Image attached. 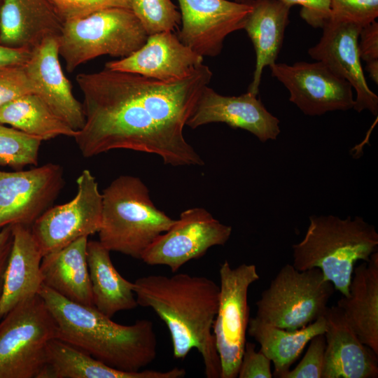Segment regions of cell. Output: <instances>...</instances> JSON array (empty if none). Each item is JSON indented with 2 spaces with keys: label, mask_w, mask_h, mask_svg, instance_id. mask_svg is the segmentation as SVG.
<instances>
[{
  "label": "cell",
  "mask_w": 378,
  "mask_h": 378,
  "mask_svg": "<svg viewBox=\"0 0 378 378\" xmlns=\"http://www.w3.org/2000/svg\"><path fill=\"white\" fill-rule=\"evenodd\" d=\"M131 10L148 36L174 32L181 22V13L171 0H132Z\"/></svg>",
  "instance_id": "cell-30"
},
{
  "label": "cell",
  "mask_w": 378,
  "mask_h": 378,
  "mask_svg": "<svg viewBox=\"0 0 378 378\" xmlns=\"http://www.w3.org/2000/svg\"><path fill=\"white\" fill-rule=\"evenodd\" d=\"M175 220L155 206L139 178L122 175L103 191L99 241L110 251L141 259Z\"/></svg>",
  "instance_id": "cell-5"
},
{
  "label": "cell",
  "mask_w": 378,
  "mask_h": 378,
  "mask_svg": "<svg viewBox=\"0 0 378 378\" xmlns=\"http://www.w3.org/2000/svg\"><path fill=\"white\" fill-rule=\"evenodd\" d=\"M110 251L99 241H88V265L93 306L111 318L120 311L138 306L133 282L125 279L114 267Z\"/></svg>",
  "instance_id": "cell-26"
},
{
  "label": "cell",
  "mask_w": 378,
  "mask_h": 378,
  "mask_svg": "<svg viewBox=\"0 0 378 378\" xmlns=\"http://www.w3.org/2000/svg\"><path fill=\"white\" fill-rule=\"evenodd\" d=\"M203 63V57L183 43L172 31L148 36L146 43L130 55L105 64L104 68L170 81L188 76Z\"/></svg>",
  "instance_id": "cell-17"
},
{
  "label": "cell",
  "mask_w": 378,
  "mask_h": 378,
  "mask_svg": "<svg viewBox=\"0 0 378 378\" xmlns=\"http://www.w3.org/2000/svg\"><path fill=\"white\" fill-rule=\"evenodd\" d=\"M0 323V378H40L56 321L38 294L14 307Z\"/></svg>",
  "instance_id": "cell-7"
},
{
  "label": "cell",
  "mask_w": 378,
  "mask_h": 378,
  "mask_svg": "<svg viewBox=\"0 0 378 378\" xmlns=\"http://www.w3.org/2000/svg\"><path fill=\"white\" fill-rule=\"evenodd\" d=\"M88 237L43 255V284L72 302L93 306L87 261Z\"/></svg>",
  "instance_id": "cell-25"
},
{
  "label": "cell",
  "mask_w": 378,
  "mask_h": 378,
  "mask_svg": "<svg viewBox=\"0 0 378 378\" xmlns=\"http://www.w3.org/2000/svg\"><path fill=\"white\" fill-rule=\"evenodd\" d=\"M244 0H234V1H237V2H241L243 1Z\"/></svg>",
  "instance_id": "cell-42"
},
{
  "label": "cell",
  "mask_w": 378,
  "mask_h": 378,
  "mask_svg": "<svg viewBox=\"0 0 378 378\" xmlns=\"http://www.w3.org/2000/svg\"><path fill=\"white\" fill-rule=\"evenodd\" d=\"M184 368L167 371L126 372L110 367L88 353L55 338L47 349V363L40 378H182Z\"/></svg>",
  "instance_id": "cell-24"
},
{
  "label": "cell",
  "mask_w": 378,
  "mask_h": 378,
  "mask_svg": "<svg viewBox=\"0 0 378 378\" xmlns=\"http://www.w3.org/2000/svg\"><path fill=\"white\" fill-rule=\"evenodd\" d=\"M219 276L218 306L212 332L221 365L220 378H236L250 318L248 288L260 276L253 264L232 267L227 260L220 265Z\"/></svg>",
  "instance_id": "cell-9"
},
{
  "label": "cell",
  "mask_w": 378,
  "mask_h": 378,
  "mask_svg": "<svg viewBox=\"0 0 378 378\" xmlns=\"http://www.w3.org/2000/svg\"><path fill=\"white\" fill-rule=\"evenodd\" d=\"M291 6L300 5L301 18L313 27H323L329 20L330 0H280Z\"/></svg>",
  "instance_id": "cell-36"
},
{
  "label": "cell",
  "mask_w": 378,
  "mask_h": 378,
  "mask_svg": "<svg viewBox=\"0 0 378 378\" xmlns=\"http://www.w3.org/2000/svg\"><path fill=\"white\" fill-rule=\"evenodd\" d=\"M324 316L297 330H286L258 317L249 318L247 332L260 346V350L273 363L272 376L277 378L290 370L315 335L326 332Z\"/></svg>",
  "instance_id": "cell-27"
},
{
  "label": "cell",
  "mask_w": 378,
  "mask_h": 378,
  "mask_svg": "<svg viewBox=\"0 0 378 378\" xmlns=\"http://www.w3.org/2000/svg\"><path fill=\"white\" fill-rule=\"evenodd\" d=\"M271 360L260 351L255 350V344L246 342L242 354L237 377L272 378Z\"/></svg>",
  "instance_id": "cell-35"
},
{
  "label": "cell",
  "mask_w": 378,
  "mask_h": 378,
  "mask_svg": "<svg viewBox=\"0 0 378 378\" xmlns=\"http://www.w3.org/2000/svg\"><path fill=\"white\" fill-rule=\"evenodd\" d=\"M377 16L378 0H330L329 20L363 27L374 22Z\"/></svg>",
  "instance_id": "cell-31"
},
{
  "label": "cell",
  "mask_w": 378,
  "mask_h": 378,
  "mask_svg": "<svg viewBox=\"0 0 378 378\" xmlns=\"http://www.w3.org/2000/svg\"><path fill=\"white\" fill-rule=\"evenodd\" d=\"M337 306L362 343L378 354V253L354 267L349 296Z\"/></svg>",
  "instance_id": "cell-22"
},
{
  "label": "cell",
  "mask_w": 378,
  "mask_h": 378,
  "mask_svg": "<svg viewBox=\"0 0 378 378\" xmlns=\"http://www.w3.org/2000/svg\"><path fill=\"white\" fill-rule=\"evenodd\" d=\"M2 1L3 0H0V10H1V5H2Z\"/></svg>",
  "instance_id": "cell-41"
},
{
  "label": "cell",
  "mask_w": 378,
  "mask_h": 378,
  "mask_svg": "<svg viewBox=\"0 0 378 378\" xmlns=\"http://www.w3.org/2000/svg\"><path fill=\"white\" fill-rule=\"evenodd\" d=\"M59 56L57 37L49 38L31 50L24 66L33 84L34 93L77 132L85 124L83 107L73 94Z\"/></svg>",
  "instance_id": "cell-18"
},
{
  "label": "cell",
  "mask_w": 378,
  "mask_h": 378,
  "mask_svg": "<svg viewBox=\"0 0 378 378\" xmlns=\"http://www.w3.org/2000/svg\"><path fill=\"white\" fill-rule=\"evenodd\" d=\"M326 346L324 333L315 335L309 342L307 351L300 363L281 378H321Z\"/></svg>",
  "instance_id": "cell-33"
},
{
  "label": "cell",
  "mask_w": 378,
  "mask_h": 378,
  "mask_svg": "<svg viewBox=\"0 0 378 378\" xmlns=\"http://www.w3.org/2000/svg\"><path fill=\"white\" fill-rule=\"evenodd\" d=\"M63 22L48 0H3L0 43L32 50L44 40L58 37Z\"/></svg>",
  "instance_id": "cell-20"
},
{
  "label": "cell",
  "mask_w": 378,
  "mask_h": 378,
  "mask_svg": "<svg viewBox=\"0 0 378 378\" xmlns=\"http://www.w3.org/2000/svg\"><path fill=\"white\" fill-rule=\"evenodd\" d=\"M13 241L0 295V317L21 302L38 295L43 284L41 250L31 227L12 225Z\"/></svg>",
  "instance_id": "cell-21"
},
{
  "label": "cell",
  "mask_w": 378,
  "mask_h": 378,
  "mask_svg": "<svg viewBox=\"0 0 378 378\" xmlns=\"http://www.w3.org/2000/svg\"><path fill=\"white\" fill-rule=\"evenodd\" d=\"M269 67L272 76L288 90L290 102L307 115L354 108L351 84L321 62H298L291 65L275 62Z\"/></svg>",
  "instance_id": "cell-12"
},
{
  "label": "cell",
  "mask_w": 378,
  "mask_h": 378,
  "mask_svg": "<svg viewBox=\"0 0 378 378\" xmlns=\"http://www.w3.org/2000/svg\"><path fill=\"white\" fill-rule=\"evenodd\" d=\"M323 316L326 346L321 378H377L378 354L361 342L341 309L328 307Z\"/></svg>",
  "instance_id": "cell-19"
},
{
  "label": "cell",
  "mask_w": 378,
  "mask_h": 378,
  "mask_svg": "<svg viewBox=\"0 0 378 378\" xmlns=\"http://www.w3.org/2000/svg\"><path fill=\"white\" fill-rule=\"evenodd\" d=\"M38 294L56 321L58 339L122 371H140L156 358L158 340L151 321L117 323L94 306L69 300L43 284Z\"/></svg>",
  "instance_id": "cell-3"
},
{
  "label": "cell",
  "mask_w": 378,
  "mask_h": 378,
  "mask_svg": "<svg viewBox=\"0 0 378 378\" xmlns=\"http://www.w3.org/2000/svg\"><path fill=\"white\" fill-rule=\"evenodd\" d=\"M335 289L318 268L286 264L255 302L258 318L286 330L302 328L323 316Z\"/></svg>",
  "instance_id": "cell-8"
},
{
  "label": "cell",
  "mask_w": 378,
  "mask_h": 378,
  "mask_svg": "<svg viewBox=\"0 0 378 378\" xmlns=\"http://www.w3.org/2000/svg\"><path fill=\"white\" fill-rule=\"evenodd\" d=\"M366 71L372 80L376 83H378V60L371 61L366 63Z\"/></svg>",
  "instance_id": "cell-40"
},
{
  "label": "cell",
  "mask_w": 378,
  "mask_h": 378,
  "mask_svg": "<svg viewBox=\"0 0 378 378\" xmlns=\"http://www.w3.org/2000/svg\"><path fill=\"white\" fill-rule=\"evenodd\" d=\"M231 233V226L221 223L205 209H188L148 246L141 260L149 265L167 266L175 273L210 248L224 245Z\"/></svg>",
  "instance_id": "cell-11"
},
{
  "label": "cell",
  "mask_w": 378,
  "mask_h": 378,
  "mask_svg": "<svg viewBox=\"0 0 378 378\" xmlns=\"http://www.w3.org/2000/svg\"><path fill=\"white\" fill-rule=\"evenodd\" d=\"M361 28L353 23L328 20L322 27L319 41L308 50V54L351 84L356 92L354 110L358 113L368 110L377 117L378 96L367 83L358 50Z\"/></svg>",
  "instance_id": "cell-15"
},
{
  "label": "cell",
  "mask_w": 378,
  "mask_h": 378,
  "mask_svg": "<svg viewBox=\"0 0 378 378\" xmlns=\"http://www.w3.org/2000/svg\"><path fill=\"white\" fill-rule=\"evenodd\" d=\"M304 238L292 245L293 267L300 271L318 268L342 296H349L355 264L368 261L377 251L378 233L362 217L309 218Z\"/></svg>",
  "instance_id": "cell-4"
},
{
  "label": "cell",
  "mask_w": 378,
  "mask_h": 378,
  "mask_svg": "<svg viewBox=\"0 0 378 378\" xmlns=\"http://www.w3.org/2000/svg\"><path fill=\"white\" fill-rule=\"evenodd\" d=\"M0 319H1V317H0Z\"/></svg>",
  "instance_id": "cell-43"
},
{
  "label": "cell",
  "mask_w": 378,
  "mask_h": 378,
  "mask_svg": "<svg viewBox=\"0 0 378 378\" xmlns=\"http://www.w3.org/2000/svg\"><path fill=\"white\" fill-rule=\"evenodd\" d=\"M62 20L66 22L112 8L131 9L132 0H48Z\"/></svg>",
  "instance_id": "cell-32"
},
{
  "label": "cell",
  "mask_w": 378,
  "mask_h": 378,
  "mask_svg": "<svg viewBox=\"0 0 378 378\" xmlns=\"http://www.w3.org/2000/svg\"><path fill=\"white\" fill-rule=\"evenodd\" d=\"M360 59L366 63L378 60V23L374 21L360 29L358 37Z\"/></svg>",
  "instance_id": "cell-37"
},
{
  "label": "cell",
  "mask_w": 378,
  "mask_h": 378,
  "mask_svg": "<svg viewBox=\"0 0 378 378\" xmlns=\"http://www.w3.org/2000/svg\"><path fill=\"white\" fill-rule=\"evenodd\" d=\"M257 97L248 91L239 96H223L206 86L186 125L195 129L223 122L251 132L262 142L275 140L281 132L280 121Z\"/></svg>",
  "instance_id": "cell-16"
},
{
  "label": "cell",
  "mask_w": 378,
  "mask_h": 378,
  "mask_svg": "<svg viewBox=\"0 0 378 378\" xmlns=\"http://www.w3.org/2000/svg\"><path fill=\"white\" fill-rule=\"evenodd\" d=\"M138 306L150 308L166 324L173 356L184 359L192 349L200 354L207 378H220L221 365L212 327L219 286L204 276L150 274L133 282Z\"/></svg>",
  "instance_id": "cell-2"
},
{
  "label": "cell",
  "mask_w": 378,
  "mask_h": 378,
  "mask_svg": "<svg viewBox=\"0 0 378 378\" xmlns=\"http://www.w3.org/2000/svg\"><path fill=\"white\" fill-rule=\"evenodd\" d=\"M13 241L12 225L0 230V295Z\"/></svg>",
  "instance_id": "cell-39"
},
{
  "label": "cell",
  "mask_w": 378,
  "mask_h": 378,
  "mask_svg": "<svg viewBox=\"0 0 378 378\" xmlns=\"http://www.w3.org/2000/svg\"><path fill=\"white\" fill-rule=\"evenodd\" d=\"M181 28L178 37L199 55L215 57L230 34L244 29L252 0H178Z\"/></svg>",
  "instance_id": "cell-14"
},
{
  "label": "cell",
  "mask_w": 378,
  "mask_h": 378,
  "mask_svg": "<svg viewBox=\"0 0 378 378\" xmlns=\"http://www.w3.org/2000/svg\"><path fill=\"white\" fill-rule=\"evenodd\" d=\"M148 34L130 8L103 9L63 22L57 37L66 71L102 55L126 57L146 41Z\"/></svg>",
  "instance_id": "cell-6"
},
{
  "label": "cell",
  "mask_w": 378,
  "mask_h": 378,
  "mask_svg": "<svg viewBox=\"0 0 378 378\" xmlns=\"http://www.w3.org/2000/svg\"><path fill=\"white\" fill-rule=\"evenodd\" d=\"M212 75L203 63L170 81L106 68L78 74L85 124L74 138L83 156L128 149L155 154L174 167L204 165L183 128Z\"/></svg>",
  "instance_id": "cell-1"
},
{
  "label": "cell",
  "mask_w": 378,
  "mask_h": 378,
  "mask_svg": "<svg viewBox=\"0 0 378 378\" xmlns=\"http://www.w3.org/2000/svg\"><path fill=\"white\" fill-rule=\"evenodd\" d=\"M62 174L61 167L53 163L26 171H0V228L31 227L58 195Z\"/></svg>",
  "instance_id": "cell-13"
},
{
  "label": "cell",
  "mask_w": 378,
  "mask_h": 378,
  "mask_svg": "<svg viewBox=\"0 0 378 378\" xmlns=\"http://www.w3.org/2000/svg\"><path fill=\"white\" fill-rule=\"evenodd\" d=\"M244 29L255 52V66L248 92L258 94L263 69L276 62L289 22L291 6L280 0H252Z\"/></svg>",
  "instance_id": "cell-23"
},
{
  "label": "cell",
  "mask_w": 378,
  "mask_h": 378,
  "mask_svg": "<svg viewBox=\"0 0 378 378\" xmlns=\"http://www.w3.org/2000/svg\"><path fill=\"white\" fill-rule=\"evenodd\" d=\"M77 193L69 202L49 207L31 226L43 255L59 251L82 237L98 232L102 223V194L90 170L76 180Z\"/></svg>",
  "instance_id": "cell-10"
},
{
  "label": "cell",
  "mask_w": 378,
  "mask_h": 378,
  "mask_svg": "<svg viewBox=\"0 0 378 378\" xmlns=\"http://www.w3.org/2000/svg\"><path fill=\"white\" fill-rule=\"evenodd\" d=\"M34 88L24 65L0 66V108Z\"/></svg>",
  "instance_id": "cell-34"
},
{
  "label": "cell",
  "mask_w": 378,
  "mask_h": 378,
  "mask_svg": "<svg viewBox=\"0 0 378 378\" xmlns=\"http://www.w3.org/2000/svg\"><path fill=\"white\" fill-rule=\"evenodd\" d=\"M31 52L27 49L10 48L0 43V66L24 65Z\"/></svg>",
  "instance_id": "cell-38"
},
{
  "label": "cell",
  "mask_w": 378,
  "mask_h": 378,
  "mask_svg": "<svg viewBox=\"0 0 378 378\" xmlns=\"http://www.w3.org/2000/svg\"><path fill=\"white\" fill-rule=\"evenodd\" d=\"M41 142L38 137L0 123V164L36 165Z\"/></svg>",
  "instance_id": "cell-29"
},
{
  "label": "cell",
  "mask_w": 378,
  "mask_h": 378,
  "mask_svg": "<svg viewBox=\"0 0 378 378\" xmlns=\"http://www.w3.org/2000/svg\"><path fill=\"white\" fill-rule=\"evenodd\" d=\"M0 123L38 137L42 141L58 136L74 137L77 132L35 93L22 95L1 107Z\"/></svg>",
  "instance_id": "cell-28"
}]
</instances>
